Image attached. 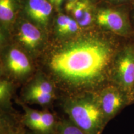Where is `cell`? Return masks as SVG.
Returning <instances> with one entry per match:
<instances>
[{
  "instance_id": "obj_14",
  "label": "cell",
  "mask_w": 134,
  "mask_h": 134,
  "mask_svg": "<svg viewBox=\"0 0 134 134\" xmlns=\"http://www.w3.org/2000/svg\"><path fill=\"white\" fill-rule=\"evenodd\" d=\"M15 16L14 0H0V19L8 25L13 21Z\"/></svg>"
},
{
  "instance_id": "obj_1",
  "label": "cell",
  "mask_w": 134,
  "mask_h": 134,
  "mask_svg": "<svg viewBox=\"0 0 134 134\" xmlns=\"http://www.w3.org/2000/svg\"><path fill=\"white\" fill-rule=\"evenodd\" d=\"M117 38L84 36L53 48L43 59L48 77L63 95L98 91L110 83L112 63L122 44Z\"/></svg>"
},
{
  "instance_id": "obj_10",
  "label": "cell",
  "mask_w": 134,
  "mask_h": 134,
  "mask_svg": "<svg viewBox=\"0 0 134 134\" xmlns=\"http://www.w3.org/2000/svg\"><path fill=\"white\" fill-rule=\"evenodd\" d=\"M14 92L13 81L8 79H1L0 81V107L4 113H12V103Z\"/></svg>"
},
{
  "instance_id": "obj_22",
  "label": "cell",
  "mask_w": 134,
  "mask_h": 134,
  "mask_svg": "<svg viewBox=\"0 0 134 134\" xmlns=\"http://www.w3.org/2000/svg\"><path fill=\"white\" fill-rule=\"evenodd\" d=\"M25 134H37V133H36V132H26V133Z\"/></svg>"
},
{
  "instance_id": "obj_16",
  "label": "cell",
  "mask_w": 134,
  "mask_h": 134,
  "mask_svg": "<svg viewBox=\"0 0 134 134\" xmlns=\"http://www.w3.org/2000/svg\"><path fill=\"white\" fill-rule=\"evenodd\" d=\"M71 18L70 16L65 14H60L58 16L56 19V29L58 34L63 36Z\"/></svg>"
},
{
  "instance_id": "obj_6",
  "label": "cell",
  "mask_w": 134,
  "mask_h": 134,
  "mask_svg": "<svg viewBox=\"0 0 134 134\" xmlns=\"http://www.w3.org/2000/svg\"><path fill=\"white\" fill-rule=\"evenodd\" d=\"M2 62L3 71L12 81H24L31 76L34 70L29 56L17 47H11L5 52Z\"/></svg>"
},
{
  "instance_id": "obj_2",
  "label": "cell",
  "mask_w": 134,
  "mask_h": 134,
  "mask_svg": "<svg viewBox=\"0 0 134 134\" xmlns=\"http://www.w3.org/2000/svg\"><path fill=\"white\" fill-rule=\"evenodd\" d=\"M61 104L68 118L87 134H102L108 124L96 91L63 95Z\"/></svg>"
},
{
  "instance_id": "obj_5",
  "label": "cell",
  "mask_w": 134,
  "mask_h": 134,
  "mask_svg": "<svg viewBox=\"0 0 134 134\" xmlns=\"http://www.w3.org/2000/svg\"><path fill=\"white\" fill-rule=\"evenodd\" d=\"M96 92L108 124L125 107L130 105L129 95L112 83L106 84Z\"/></svg>"
},
{
  "instance_id": "obj_23",
  "label": "cell",
  "mask_w": 134,
  "mask_h": 134,
  "mask_svg": "<svg viewBox=\"0 0 134 134\" xmlns=\"http://www.w3.org/2000/svg\"><path fill=\"white\" fill-rule=\"evenodd\" d=\"M48 1H49V2H50L52 3V4L53 5H54V1H55V0H48Z\"/></svg>"
},
{
  "instance_id": "obj_19",
  "label": "cell",
  "mask_w": 134,
  "mask_h": 134,
  "mask_svg": "<svg viewBox=\"0 0 134 134\" xmlns=\"http://www.w3.org/2000/svg\"><path fill=\"white\" fill-rule=\"evenodd\" d=\"M130 17L132 26H134V1L130 5ZM134 29V28H133Z\"/></svg>"
},
{
  "instance_id": "obj_9",
  "label": "cell",
  "mask_w": 134,
  "mask_h": 134,
  "mask_svg": "<svg viewBox=\"0 0 134 134\" xmlns=\"http://www.w3.org/2000/svg\"><path fill=\"white\" fill-rule=\"evenodd\" d=\"M66 9L81 27H86L94 20L95 12L89 0H72L66 3Z\"/></svg>"
},
{
  "instance_id": "obj_8",
  "label": "cell",
  "mask_w": 134,
  "mask_h": 134,
  "mask_svg": "<svg viewBox=\"0 0 134 134\" xmlns=\"http://www.w3.org/2000/svg\"><path fill=\"white\" fill-rule=\"evenodd\" d=\"M17 36L19 43L30 52L37 51L43 41L41 28L29 21L21 23Z\"/></svg>"
},
{
  "instance_id": "obj_17",
  "label": "cell",
  "mask_w": 134,
  "mask_h": 134,
  "mask_svg": "<svg viewBox=\"0 0 134 134\" xmlns=\"http://www.w3.org/2000/svg\"><path fill=\"white\" fill-rule=\"evenodd\" d=\"M80 27H81L80 26L78 23L73 18H71L69 23H68V26L66 27V29L65 30L63 36H70V35L75 34H76L77 32L79 31Z\"/></svg>"
},
{
  "instance_id": "obj_13",
  "label": "cell",
  "mask_w": 134,
  "mask_h": 134,
  "mask_svg": "<svg viewBox=\"0 0 134 134\" xmlns=\"http://www.w3.org/2000/svg\"><path fill=\"white\" fill-rule=\"evenodd\" d=\"M58 120L48 110L41 111V118L37 134H54Z\"/></svg>"
},
{
  "instance_id": "obj_24",
  "label": "cell",
  "mask_w": 134,
  "mask_h": 134,
  "mask_svg": "<svg viewBox=\"0 0 134 134\" xmlns=\"http://www.w3.org/2000/svg\"><path fill=\"white\" fill-rule=\"evenodd\" d=\"M132 43H133V46H134V41L132 42Z\"/></svg>"
},
{
  "instance_id": "obj_12",
  "label": "cell",
  "mask_w": 134,
  "mask_h": 134,
  "mask_svg": "<svg viewBox=\"0 0 134 134\" xmlns=\"http://www.w3.org/2000/svg\"><path fill=\"white\" fill-rule=\"evenodd\" d=\"M24 109V113L21 118V122L23 125L29 128L31 131L37 133L39 128L41 118V111L33 109L24 104L21 103Z\"/></svg>"
},
{
  "instance_id": "obj_7",
  "label": "cell",
  "mask_w": 134,
  "mask_h": 134,
  "mask_svg": "<svg viewBox=\"0 0 134 134\" xmlns=\"http://www.w3.org/2000/svg\"><path fill=\"white\" fill-rule=\"evenodd\" d=\"M53 4L48 0H27L25 11L28 18L41 29L48 26Z\"/></svg>"
},
{
  "instance_id": "obj_11",
  "label": "cell",
  "mask_w": 134,
  "mask_h": 134,
  "mask_svg": "<svg viewBox=\"0 0 134 134\" xmlns=\"http://www.w3.org/2000/svg\"><path fill=\"white\" fill-rule=\"evenodd\" d=\"M21 122L15 119L11 113H1L0 134H25Z\"/></svg>"
},
{
  "instance_id": "obj_21",
  "label": "cell",
  "mask_w": 134,
  "mask_h": 134,
  "mask_svg": "<svg viewBox=\"0 0 134 134\" xmlns=\"http://www.w3.org/2000/svg\"><path fill=\"white\" fill-rule=\"evenodd\" d=\"M63 0H55V2H54V5L58 9H59L60 6H61Z\"/></svg>"
},
{
  "instance_id": "obj_15",
  "label": "cell",
  "mask_w": 134,
  "mask_h": 134,
  "mask_svg": "<svg viewBox=\"0 0 134 134\" xmlns=\"http://www.w3.org/2000/svg\"><path fill=\"white\" fill-rule=\"evenodd\" d=\"M54 134H87L76 126L69 119H62L58 120Z\"/></svg>"
},
{
  "instance_id": "obj_3",
  "label": "cell",
  "mask_w": 134,
  "mask_h": 134,
  "mask_svg": "<svg viewBox=\"0 0 134 134\" xmlns=\"http://www.w3.org/2000/svg\"><path fill=\"white\" fill-rule=\"evenodd\" d=\"M94 21L100 27L120 38L128 39L134 37L130 5L110 4L99 8L95 12Z\"/></svg>"
},
{
  "instance_id": "obj_25",
  "label": "cell",
  "mask_w": 134,
  "mask_h": 134,
  "mask_svg": "<svg viewBox=\"0 0 134 134\" xmlns=\"http://www.w3.org/2000/svg\"><path fill=\"white\" fill-rule=\"evenodd\" d=\"M72 1V0H68V1Z\"/></svg>"
},
{
  "instance_id": "obj_18",
  "label": "cell",
  "mask_w": 134,
  "mask_h": 134,
  "mask_svg": "<svg viewBox=\"0 0 134 134\" xmlns=\"http://www.w3.org/2000/svg\"><path fill=\"white\" fill-rule=\"evenodd\" d=\"M109 4L114 5H130L134 0H104Z\"/></svg>"
},
{
  "instance_id": "obj_20",
  "label": "cell",
  "mask_w": 134,
  "mask_h": 134,
  "mask_svg": "<svg viewBox=\"0 0 134 134\" xmlns=\"http://www.w3.org/2000/svg\"><path fill=\"white\" fill-rule=\"evenodd\" d=\"M129 98H130V104H134V86L133 89H132L131 93H130L129 95Z\"/></svg>"
},
{
  "instance_id": "obj_4",
  "label": "cell",
  "mask_w": 134,
  "mask_h": 134,
  "mask_svg": "<svg viewBox=\"0 0 134 134\" xmlns=\"http://www.w3.org/2000/svg\"><path fill=\"white\" fill-rule=\"evenodd\" d=\"M110 83L130 95L134 86V46L122 43L114 58L110 72Z\"/></svg>"
}]
</instances>
